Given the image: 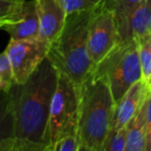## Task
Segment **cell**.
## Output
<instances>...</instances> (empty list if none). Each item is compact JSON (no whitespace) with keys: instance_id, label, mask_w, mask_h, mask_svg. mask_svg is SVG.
Listing matches in <instances>:
<instances>
[{"instance_id":"6da1fadb","label":"cell","mask_w":151,"mask_h":151,"mask_svg":"<svg viewBox=\"0 0 151 151\" xmlns=\"http://www.w3.org/2000/svg\"><path fill=\"white\" fill-rule=\"evenodd\" d=\"M57 82L58 71L46 58L25 83L13 85L15 151H47L51 103Z\"/></svg>"},{"instance_id":"7a4b0ae2","label":"cell","mask_w":151,"mask_h":151,"mask_svg":"<svg viewBox=\"0 0 151 151\" xmlns=\"http://www.w3.org/2000/svg\"><path fill=\"white\" fill-rule=\"evenodd\" d=\"M115 99L105 79L93 69L79 92L80 151H101L112 128Z\"/></svg>"},{"instance_id":"3957f363","label":"cell","mask_w":151,"mask_h":151,"mask_svg":"<svg viewBox=\"0 0 151 151\" xmlns=\"http://www.w3.org/2000/svg\"><path fill=\"white\" fill-rule=\"evenodd\" d=\"M90 15L91 9L67 15L64 27L50 44L47 56L57 71L73 83L78 92L95 68L87 44Z\"/></svg>"},{"instance_id":"277c9868","label":"cell","mask_w":151,"mask_h":151,"mask_svg":"<svg viewBox=\"0 0 151 151\" xmlns=\"http://www.w3.org/2000/svg\"><path fill=\"white\" fill-rule=\"evenodd\" d=\"M94 70L108 82L117 103L134 83L142 80L138 40L118 44L95 66Z\"/></svg>"},{"instance_id":"5b68a950","label":"cell","mask_w":151,"mask_h":151,"mask_svg":"<svg viewBox=\"0 0 151 151\" xmlns=\"http://www.w3.org/2000/svg\"><path fill=\"white\" fill-rule=\"evenodd\" d=\"M79 92L66 76L58 73V82L51 103L49 117V146L69 134L78 136Z\"/></svg>"},{"instance_id":"8992f818","label":"cell","mask_w":151,"mask_h":151,"mask_svg":"<svg viewBox=\"0 0 151 151\" xmlns=\"http://www.w3.org/2000/svg\"><path fill=\"white\" fill-rule=\"evenodd\" d=\"M119 42L117 23L114 9L107 0L91 9L88 24V51L96 66Z\"/></svg>"},{"instance_id":"52a82bcc","label":"cell","mask_w":151,"mask_h":151,"mask_svg":"<svg viewBox=\"0 0 151 151\" xmlns=\"http://www.w3.org/2000/svg\"><path fill=\"white\" fill-rule=\"evenodd\" d=\"M50 42L40 37L30 40H9L5 52L11 62L17 84L25 83L40 63L47 58Z\"/></svg>"},{"instance_id":"ba28073f","label":"cell","mask_w":151,"mask_h":151,"mask_svg":"<svg viewBox=\"0 0 151 151\" xmlns=\"http://www.w3.org/2000/svg\"><path fill=\"white\" fill-rule=\"evenodd\" d=\"M119 42L139 40L151 33V0H142L132 9L115 13Z\"/></svg>"},{"instance_id":"9c48e42d","label":"cell","mask_w":151,"mask_h":151,"mask_svg":"<svg viewBox=\"0 0 151 151\" xmlns=\"http://www.w3.org/2000/svg\"><path fill=\"white\" fill-rule=\"evenodd\" d=\"M9 34V40H30L40 37L36 0H24L20 4L13 20L2 28Z\"/></svg>"},{"instance_id":"30bf717a","label":"cell","mask_w":151,"mask_h":151,"mask_svg":"<svg viewBox=\"0 0 151 151\" xmlns=\"http://www.w3.org/2000/svg\"><path fill=\"white\" fill-rule=\"evenodd\" d=\"M40 37L52 42L61 33L66 22L67 15L59 0H36Z\"/></svg>"},{"instance_id":"8fae6325","label":"cell","mask_w":151,"mask_h":151,"mask_svg":"<svg viewBox=\"0 0 151 151\" xmlns=\"http://www.w3.org/2000/svg\"><path fill=\"white\" fill-rule=\"evenodd\" d=\"M149 91L150 87L140 80L124 93L123 96L115 105L111 129H119L128 123L146 101Z\"/></svg>"},{"instance_id":"7c38bea8","label":"cell","mask_w":151,"mask_h":151,"mask_svg":"<svg viewBox=\"0 0 151 151\" xmlns=\"http://www.w3.org/2000/svg\"><path fill=\"white\" fill-rule=\"evenodd\" d=\"M16 117L12 88L0 90V151H15Z\"/></svg>"},{"instance_id":"4fadbf2b","label":"cell","mask_w":151,"mask_h":151,"mask_svg":"<svg viewBox=\"0 0 151 151\" xmlns=\"http://www.w3.org/2000/svg\"><path fill=\"white\" fill-rule=\"evenodd\" d=\"M125 151H146L145 101L126 124Z\"/></svg>"},{"instance_id":"5bb4252c","label":"cell","mask_w":151,"mask_h":151,"mask_svg":"<svg viewBox=\"0 0 151 151\" xmlns=\"http://www.w3.org/2000/svg\"><path fill=\"white\" fill-rule=\"evenodd\" d=\"M138 40L139 59L142 69V81L150 87L151 83V33L140 37Z\"/></svg>"},{"instance_id":"9a60e30c","label":"cell","mask_w":151,"mask_h":151,"mask_svg":"<svg viewBox=\"0 0 151 151\" xmlns=\"http://www.w3.org/2000/svg\"><path fill=\"white\" fill-rule=\"evenodd\" d=\"M126 125L119 129H111L101 151H125Z\"/></svg>"},{"instance_id":"2e32d148","label":"cell","mask_w":151,"mask_h":151,"mask_svg":"<svg viewBox=\"0 0 151 151\" xmlns=\"http://www.w3.org/2000/svg\"><path fill=\"white\" fill-rule=\"evenodd\" d=\"M13 69L6 52L0 53V90H6L15 84Z\"/></svg>"},{"instance_id":"e0dca14e","label":"cell","mask_w":151,"mask_h":151,"mask_svg":"<svg viewBox=\"0 0 151 151\" xmlns=\"http://www.w3.org/2000/svg\"><path fill=\"white\" fill-rule=\"evenodd\" d=\"M101 0H59L66 15L94 9Z\"/></svg>"},{"instance_id":"ac0fdd59","label":"cell","mask_w":151,"mask_h":151,"mask_svg":"<svg viewBox=\"0 0 151 151\" xmlns=\"http://www.w3.org/2000/svg\"><path fill=\"white\" fill-rule=\"evenodd\" d=\"M22 1L24 0H0V29L13 20Z\"/></svg>"},{"instance_id":"d6986e66","label":"cell","mask_w":151,"mask_h":151,"mask_svg":"<svg viewBox=\"0 0 151 151\" xmlns=\"http://www.w3.org/2000/svg\"><path fill=\"white\" fill-rule=\"evenodd\" d=\"M48 151H80V144L77 134H69L59 139Z\"/></svg>"},{"instance_id":"ffe728a7","label":"cell","mask_w":151,"mask_h":151,"mask_svg":"<svg viewBox=\"0 0 151 151\" xmlns=\"http://www.w3.org/2000/svg\"><path fill=\"white\" fill-rule=\"evenodd\" d=\"M145 122H146V151H151V88L145 101Z\"/></svg>"},{"instance_id":"44dd1931","label":"cell","mask_w":151,"mask_h":151,"mask_svg":"<svg viewBox=\"0 0 151 151\" xmlns=\"http://www.w3.org/2000/svg\"><path fill=\"white\" fill-rule=\"evenodd\" d=\"M110 6L114 9V13H124L142 1V0H107Z\"/></svg>"},{"instance_id":"7402d4cb","label":"cell","mask_w":151,"mask_h":151,"mask_svg":"<svg viewBox=\"0 0 151 151\" xmlns=\"http://www.w3.org/2000/svg\"><path fill=\"white\" fill-rule=\"evenodd\" d=\"M150 88H151V83H150Z\"/></svg>"}]
</instances>
